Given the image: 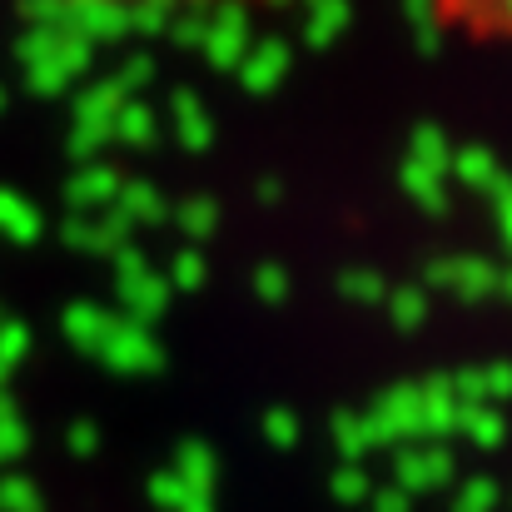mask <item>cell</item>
<instances>
[{
    "label": "cell",
    "mask_w": 512,
    "mask_h": 512,
    "mask_svg": "<svg viewBox=\"0 0 512 512\" xmlns=\"http://www.w3.org/2000/svg\"><path fill=\"white\" fill-rule=\"evenodd\" d=\"M115 5H130V0H115Z\"/></svg>",
    "instance_id": "obj_2"
},
{
    "label": "cell",
    "mask_w": 512,
    "mask_h": 512,
    "mask_svg": "<svg viewBox=\"0 0 512 512\" xmlns=\"http://www.w3.org/2000/svg\"><path fill=\"white\" fill-rule=\"evenodd\" d=\"M438 10L443 25L473 35V40H493L512 45V0H428Z\"/></svg>",
    "instance_id": "obj_1"
}]
</instances>
